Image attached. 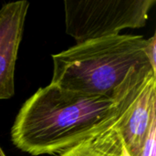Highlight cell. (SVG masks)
<instances>
[{
  "instance_id": "obj_1",
  "label": "cell",
  "mask_w": 156,
  "mask_h": 156,
  "mask_svg": "<svg viewBox=\"0 0 156 156\" xmlns=\"http://www.w3.org/2000/svg\"><path fill=\"white\" fill-rule=\"evenodd\" d=\"M152 75L156 73L149 64L132 69L113 97L81 94L52 83L39 88L20 108L12 143L33 156L61 154L125 116Z\"/></svg>"
},
{
  "instance_id": "obj_2",
  "label": "cell",
  "mask_w": 156,
  "mask_h": 156,
  "mask_svg": "<svg viewBox=\"0 0 156 156\" xmlns=\"http://www.w3.org/2000/svg\"><path fill=\"white\" fill-rule=\"evenodd\" d=\"M145 44L140 35H116L76 44L52 55L50 83L90 96L113 97L132 69L149 64Z\"/></svg>"
},
{
  "instance_id": "obj_3",
  "label": "cell",
  "mask_w": 156,
  "mask_h": 156,
  "mask_svg": "<svg viewBox=\"0 0 156 156\" xmlns=\"http://www.w3.org/2000/svg\"><path fill=\"white\" fill-rule=\"evenodd\" d=\"M155 0H65L66 33L85 41L120 35L146 25Z\"/></svg>"
},
{
  "instance_id": "obj_4",
  "label": "cell",
  "mask_w": 156,
  "mask_h": 156,
  "mask_svg": "<svg viewBox=\"0 0 156 156\" xmlns=\"http://www.w3.org/2000/svg\"><path fill=\"white\" fill-rule=\"evenodd\" d=\"M29 2L6 3L0 8V100L15 94V67Z\"/></svg>"
},
{
  "instance_id": "obj_5",
  "label": "cell",
  "mask_w": 156,
  "mask_h": 156,
  "mask_svg": "<svg viewBox=\"0 0 156 156\" xmlns=\"http://www.w3.org/2000/svg\"><path fill=\"white\" fill-rule=\"evenodd\" d=\"M156 122V75H152L120 125L122 144L131 156H140L151 128Z\"/></svg>"
},
{
  "instance_id": "obj_6",
  "label": "cell",
  "mask_w": 156,
  "mask_h": 156,
  "mask_svg": "<svg viewBox=\"0 0 156 156\" xmlns=\"http://www.w3.org/2000/svg\"><path fill=\"white\" fill-rule=\"evenodd\" d=\"M127 114L110 127L64 151L59 156H122L123 144L119 128Z\"/></svg>"
},
{
  "instance_id": "obj_7",
  "label": "cell",
  "mask_w": 156,
  "mask_h": 156,
  "mask_svg": "<svg viewBox=\"0 0 156 156\" xmlns=\"http://www.w3.org/2000/svg\"><path fill=\"white\" fill-rule=\"evenodd\" d=\"M144 53L146 58L152 68V69L156 73V36L155 34L146 39V44L144 48Z\"/></svg>"
},
{
  "instance_id": "obj_8",
  "label": "cell",
  "mask_w": 156,
  "mask_h": 156,
  "mask_svg": "<svg viewBox=\"0 0 156 156\" xmlns=\"http://www.w3.org/2000/svg\"><path fill=\"white\" fill-rule=\"evenodd\" d=\"M122 156H131L128 154V152L126 151V149L124 148V146L122 147Z\"/></svg>"
},
{
  "instance_id": "obj_9",
  "label": "cell",
  "mask_w": 156,
  "mask_h": 156,
  "mask_svg": "<svg viewBox=\"0 0 156 156\" xmlns=\"http://www.w3.org/2000/svg\"><path fill=\"white\" fill-rule=\"evenodd\" d=\"M0 156H6L5 154V153H4L3 149L1 148V146H0Z\"/></svg>"
}]
</instances>
